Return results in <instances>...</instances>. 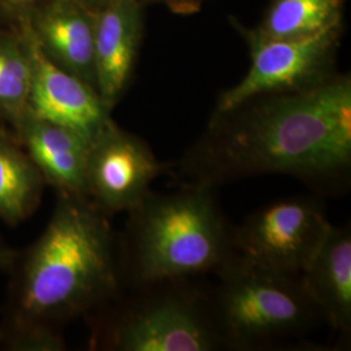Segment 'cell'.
I'll return each instance as SVG.
<instances>
[{
    "mask_svg": "<svg viewBox=\"0 0 351 351\" xmlns=\"http://www.w3.org/2000/svg\"><path fill=\"white\" fill-rule=\"evenodd\" d=\"M16 255L17 251L0 239V272H10L16 259Z\"/></svg>",
    "mask_w": 351,
    "mask_h": 351,
    "instance_id": "cell-19",
    "label": "cell"
},
{
    "mask_svg": "<svg viewBox=\"0 0 351 351\" xmlns=\"http://www.w3.org/2000/svg\"><path fill=\"white\" fill-rule=\"evenodd\" d=\"M208 288L213 324L223 350L295 346L324 322L302 275L267 269L234 254Z\"/></svg>",
    "mask_w": 351,
    "mask_h": 351,
    "instance_id": "cell-4",
    "label": "cell"
},
{
    "mask_svg": "<svg viewBox=\"0 0 351 351\" xmlns=\"http://www.w3.org/2000/svg\"><path fill=\"white\" fill-rule=\"evenodd\" d=\"M42 0H0V14L11 20V23L24 16Z\"/></svg>",
    "mask_w": 351,
    "mask_h": 351,
    "instance_id": "cell-17",
    "label": "cell"
},
{
    "mask_svg": "<svg viewBox=\"0 0 351 351\" xmlns=\"http://www.w3.org/2000/svg\"><path fill=\"white\" fill-rule=\"evenodd\" d=\"M216 189L184 182L173 193L150 190L126 213L119 236L123 287L215 274L237 254Z\"/></svg>",
    "mask_w": 351,
    "mask_h": 351,
    "instance_id": "cell-3",
    "label": "cell"
},
{
    "mask_svg": "<svg viewBox=\"0 0 351 351\" xmlns=\"http://www.w3.org/2000/svg\"><path fill=\"white\" fill-rule=\"evenodd\" d=\"M13 136L56 194L88 198V139L69 128L29 113L13 130Z\"/></svg>",
    "mask_w": 351,
    "mask_h": 351,
    "instance_id": "cell-12",
    "label": "cell"
},
{
    "mask_svg": "<svg viewBox=\"0 0 351 351\" xmlns=\"http://www.w3.org/2000/svg\"><path fill=\"white\" fill-rule=\"evenodd\" d=\"M85 4H88V7H91L93 10H99L101 7H104L106 4L111 3L113 0H82Z\"/></svg>",
    "mask_w": 351,
    "mask_h": 351,
    "instance_id": "cell-20",
    "label": "cell"
},
{
    "mask_svg": "<svg viewBox=\"0 0 351 351\" xmlns=\"http://www.w3.org/2000/svg\"><path fill=\"white\" fill-rule=\"evenodd\" d=\"M0 134L1 136H13L12 132L7 126L3 125L1 123H0Z\"/></svg>",
    "mask_w": 351,
    "mask_h": 351,
    "instance_id": "cell-21",
    "label": "cell"
},
{
    "mask_svg": "<svg viewBox=\"0 0 351 351\" xmlns=\"http://www.w3.org/2000/svg\"><path fill=\"white\" fill-rule=\"evenodd\" d=\"M141 32L142 16L138 0H113L97 10L95 86L110 111L129 86L138 56Z\"/></svg>",
    "mask_w": 351,
    "mask_h": 351,
    "instance_id": "cell-11",
    "label": "cell"
},
{
    "mask_svg": "<svg viewBox=\"0 0 351 351\" xmlns=\"http://www.w3.org/2000/svg\"><path fill=\"white\" fill-rule=\"evenodd\" d=\"M86 319L91 350H223L208 288L194 278L123 287L112 301Z\"/></svg>",
    "mask_w": 351,
    "mask_h": 351,
    "instance_id": "cell-5",
    "label": "cell"
},
{
    "mask_svg": "<svg viewBox=\"0 0 351 351\" xmlns=\"http://www.w3.org/2000/svg\"><path fill=\"white\" fill-rule=\"evenodd\" d=\"M173 163L160 162L146 141L114 121L90 143L86 164L88 198L101 213H128Z\"/></svg>",
    "mask_w": 351,
    "mask_h": 351,
    "instance_id": "cell-8",
    "label": "cell"
},
{
    "mask_svg": "<svg viewBox=\"0 0 351 351\" xmlns=\"http://www.w3.org/2000/svg\"><path fill=\"white\" fill-rule=\"evenodd\" d=\"M13 24L24 33L32 56L29 114L69 128L91 143L112 123L111 111L95 88L49 60L23 23Z\"/></svg>",
    "mask_w": 351,
    "mask_h": 351,
    "instance_id": "cell-9",
    "label": "cell"
},
{
    "mask_svg": "<svg viewBox=\"0 0 351 351\" xmlns=\"http://www.w3.org/2000/svg\"><path fill=\"white\" fill-rule=\"evenodd\" d=\"M339 25L310 37L251 40V66L224 91L215 112H226L256 95L301 91L328 80L339 42Z\"/></svg>",
    "mask_w": 351,
    "mask_h": 351,
    "instance_id": "cell-7",
    "label": "cell"
},
{
    "mask_svg": "<svg viewBox=\"0 0 351 351\" xmlns=\"http://www.w3.org/2000/svg\"><path fill=\"white\" fill-rule=\"evenodd\" d=\"M50 221L10 269L0 348L66 349L64 324L88 317L121 291L119 236L85 197L56 194Z\"/></svg>",
    "mask_w": 351,
    "mask_h": 351,
    "instance_id": "cell-2",
    "label": "cell"
},
{
    "mask_svg": "<svg viewBox=\"0 0 351 351\" xmlns=\"http://www.w3.org/2000/svg\"><path fill=\"white\" fill-rule=\"evenodd\" d=\"M95 19L82 0H42L14 21L26 26L49 60L97 90Z\"/></svg>",
    "mask_w": 351,
    "mask_h": 351,
    "instance_id": "cell-10",
    "label": "cell"
},
{
    "mask_svg": "<svg viewBox=\"0 0 351 351\" xmlns=\"http://www.w3.org/2000/svg\"><path fill=\"white\" fill-rule=\"evenodd\" d=\"M33 65L24 33L0 26V123L13 130L29 113Z\"/></svg>",
    "mask_w": 351,
    "mask_h": 351,
    "instance_id": "cell-15",
    "label": "cell"
},
{
    "mask_svg": "<svg viewBox=\"0 0 351 351\" xmlns=\"http://www.w3.org/2000/svg\"><path fill=\"white\" fill-rule=\"evenodd\" d=\"M345 0H272L251 40L310 37L339 26Z\"/></svg>",
    "mask_w": 351,
    "mask_h": 351,
    "instance_id": "cell-16",
    "label": "cell"
},
{
    "mask_svg": "<svg viewBox=\"0 0 351 351\" xmlns=\"http://www.w3.org/2000/svg\"><path fill=\"white\" fill-rule=\"evenodd\" d=\"M46 182L14 136L0 134V221L24 223L42 202Z\"/></svg>",
    "mask_w": 351,
    "mask_h": 351,
    "instance_id": "cell-14",
    "label": "cell"
},
{
    "mask_svg": "<svg viewBox=\"0 0 351 351\" xmlns=\"http://www.w3.org/2000/svg\"><path fill=\"white\" fill-rule=\"evenodd\" d=\"M185 182L213 188L249 177L285 175L317 197L350 188L351 80L262 94L215 112L207 130L173 163Z\"/></svg>",
    "mask_w": 351,
    "mask_h": 351,
    "instance_id": "cell-1",
    "label": "cell"
},
{
    "mask_svg": "<svg viewBox=\"0 0 351 351\" xmlns=\"http://www.w3.org/2000/svg\"><path fill=\"white\" fill-rule=\"evenodd\" d=\"M328 326L346 342L351 337V229L330 226L302 274Z\"/></svg>",
    "mask_w": 351,
    "mask_h": 351,
    "instance_id": "cell-13",
    "label": "cell"
},
{
    "mask_svg": "<svg viewBox=\"0 0 351 351\" xmlns=\"http://www.w3.org/2000/svg\"><path fill=\"white\" fill-rule=\"evenodd\" d=\"M332 224L317 195L271 202L234 226L241 256L271 271L302 275Z\"/></svg>",
    "mask_w": 351,
    "mask_h": 351,
    "instance_id": "cell-6",
    "label": "cell"
},
{
    "mask_svg": "<svg viewBox=\"0 0 351 351\" xmlns=\"http://www.w3.org/2000/svg\"><path fill=\"white\" fill-rule=\"evenodd\" d=\"M168 5L173 12L193 13L201 8L203 0H158Z\"/></svg>",
    "mask_w": 351,
    "mask_h": 351,
    "instance_id": "cell-18",
    "label": "cell"
}]
</instances>
